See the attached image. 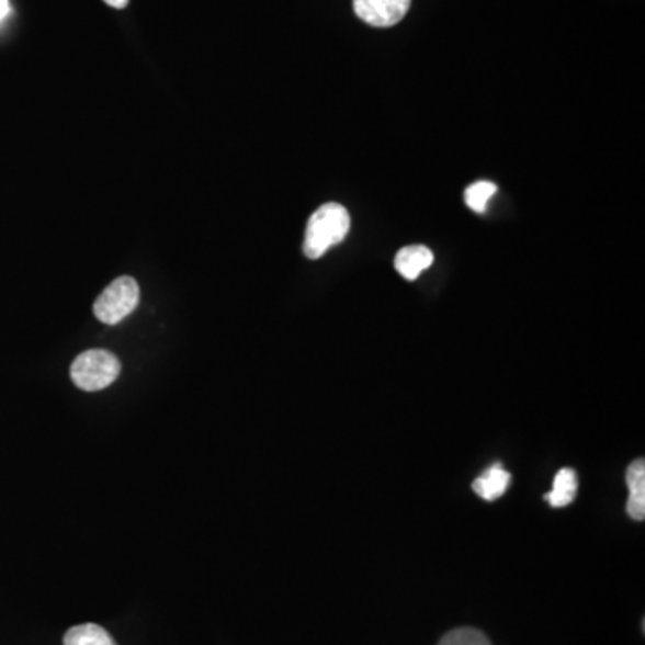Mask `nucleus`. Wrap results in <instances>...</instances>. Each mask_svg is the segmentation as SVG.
I'll return each instance as SVG.
<instances>
[{"instance_id": "f257e3e1", "label": "nucleus", "mask_w": 645, "mask_h": 645, "mask_svg": "<svg viewBox=\"0 0 645 645\" xmlns=\"http://www.w3.org/2000/svg\"><path fill=\"white\" fill-rule=\"evenodd\" d=\"M350 214L338 203L319 206L308 219L304 253L307 259H321L333 246L341 245L350 231Z\"/></svg>"}, {"instance_id": "f03ea898", "label": "nucleus", "mask_w": 645, "mask_h": 645, "mask_svg": "<svg viewBox=\"0 0 645 645\" xmlns=\"http://www.w3.org/2000/svg\"><path fill=\"white\" fill-rule=\"evenodd\" d=\"M121 373V362L108 350H89L76 358L70 376L76 387L83 392H101L112 386Z\"/></svg>"}, {"instance_id": "7ed1b4c3", "label": "nucleus", "mask_w": 645, "mask_h": 645, "mask_svg": "<svg viewBox=\"0 0 645 645\" xmlns=\"http://www.w3.org/2000/svg\"><path fill=\"white\" fill-rule=\"evenodd\" d=\"M140 302V288L137 280L132 276H121L113 280L112 284L99 294L93 304V314L104 325H118L138 307Z\"/></svg>"}, {"instance_id": "20e7f679", "label": "nucleus", "mask_w": 645, "mask_h": 645, "mask_svg": "<svg viewBox=\"0 0 645 645\" xmlns=\"http://www.w3.org/2000/svg\"><path fill=\"white\" fill-rule=\"evenodd\" d=\"M359 19L373 27L398 24L411 8V0H353Z\"/></svg>"}, {"instance_id": "39448f33", "label": "nucleus", "mask_w": 645, "mask_h": 645, "mask_svg": "<svg viewBox=\"0 0 645 645\" xmlns=\"http://www.w3.org/2000/svg\"><path fill=\"white\" fill-rule=\"evenodd\" d=\"M434 262V254L426 246H407L395 257V268L406 280H416Z\"/></svg>"}, {"instance_id": "423d86ee", "label": "nucleus", "mask_w": 645, "mask_h": 645, "mask_svg": "<svg viewBox=\"0 0 645 645\" xmlns=\"http://www.w3.org/2000/svg\"><path fill=\"white\" fill-rule=\"evenodd\" d=\"M627 486H630V499H627V514L631 519H645V463L644 460H635L627 468Z\"/></svg>"}, {"instance_id": "0eeeda50", "label": "nucleus", "mask_w": 645, "mask_h": 645, "mask_svg": "<svg viewBox=\"0 0 645 645\" xmlns=\"http://www.w3.org/2000/svg\"><path fill=\"white\" fill-rule=\"evenodd\" d=\"M509 484H511V474L502 468L500 463L486 469L483 475H479L474 480L475 494L479 495L480 499L494 502V500L500 499L506 491H508Z\"/></svg>"}, {"instance_id": "6e6552de", "label": "nucleus", "mask_w": 645, "mask_h": 645, "mask_svg": "<svg viewBox=\"0 0 645 645\" xmlns=\"http://www.w3.org/2000/svg\"><path fill=\"white\" fill-rule=\"evenodd\" d=\"M577 495V475L574 469L563 468L557 472L554 479L553 489L545 495L547 502L553 508H565L573 503Z\"/></svg>"}, {"instance_id": "1a4fd4ad", "label": "nucleus", "mask_w": 645, "mask_h": 645, "mask_svg": "<svg viewBox=\"0 0 645 645\" xmlns=\"http://www.w3.org/2000/svg\"><path fill=\"white\" fill-rule=\"evenodd\" d=\"M64 645H117L104 627L98 624H83L67 631Z\"/></svg>"}, {"instance_id": "9d476101", "label": "nucleus", "mask_w": 645, "mask_h": 645, "mask_svg": "<svg viewBox=\"0 0 645 645\" xmlns=\"http://www.w3.org/2000/svg\"><path fill=\"white\" fill-rule=\"evenodd\" d=\"M497 192V185L489 183V181H477L474 185L469 186L468 191L465 192L466 205L477 214H483L488 205L489 197L494 196Z\"/></svg>"}, {"instance_id": "9b49d317", "label": "nucleus", "mask_w": 645, "mask_h": 645, "mask_svg": "<svg viewBox=\"0 0 645 645\" xmlns=\"http://www.w3.org/2000/svg\"><path fill=\"white\" fill-rule=\"evenodd\" d=\"M438 645H491V642L483 631L474 630V627H460V630L446 633Z\"/></svg>"}, {"instance_id": "f8f14e48", "label": "nucleus", "mask_w": 645, "mask_h": 645, "mask_svg": "<svg viewBox=\"0 0 645 645\" xmlns=\"http://www.w3.org/2000/svg\"><path fill=\"white\" fill-rule=\"evenodd\" d=\"M10 13V2L8 0H0V22Z\"/></svg>"}, {"instance_id": "ddd939ff", "label": "nucleus", "mask_w": 645, "mask_h": 645, "mask_svg": "<svg viewBox=\"0 0 645 645\" xmlns=\"http://www.w3.org/2000/svg\"><path fill=\"white\" fill-rule=\"evenodd\" d=\"M104 2H106L108 5L115 8V10H123V8H126L129 0H104Z\"/></svg>"}]
</instances>
